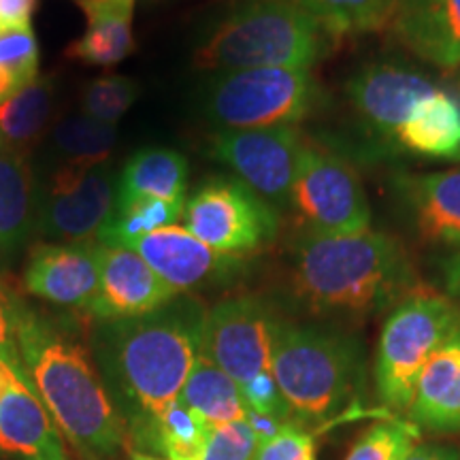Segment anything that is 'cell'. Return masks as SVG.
<instances>
[{
	"label": "cell",
	"instance_id": "6da1fadb",
	"mask_svg": "<svg viewBox=\"0 0 460 460\" xmlns=\"http://www.w3.org/2000/svg\"><path fill=\"white\" fill-rule=\"evenodd\" d=\"M205 314L180 295L137 318L96 320L90 349L132 450H146L156 418L180 399L200 356Z\"/></svg>",
	"mask_w": 460,
	"mask_h": 460
},
{
	"label": "cell",
	"instance_id": "7a4b0ae2",
	"mask_svg": "<svg viewBox=\"0 0 460 460\" xmlns=\"http://www.w3.org/2000/svg\"><path fill=\"white\" fill-rule=\"evenodd\" d=\"M22 369L56 427L85 460H113L128 444L122 416L107 393L92 349L66 324L15 296Z\"/></svg>",
	"mask_w": 460,
	"mask_h": 460
},
{
	"label": "cell",
	"instance_id": "3957f363",
	"mask_svg": "<svg viewBox=\"0 0 460 460\" xmlns=\"http://www.w3.org/2000/svg\"><path fill=\"white\" fill-rule=\"evenodd\" d=\"M290 284L307 314L360 322L394 307L416 290V269L393 234H298L292 245Z\"/></svg>",
	"mask_w": 460,
	"mask_h": 460
},
{
	"label": "cell",
	"instance_id": "277c9868",
	"mask_svg": "<svg viewBox=\"0 0 460 460\" xmlns=\"http://www.w3.org/2000/svg\"><path fill=\"white\" fill-rule=\"evenodd\" d=\"M354 113L379 139L407 154L460 160V101L422 73L371 65L348 82Z\"/></svg>",
	"mask_w": 460,
	"mask_h": 460
},
{
	"label": "cell",
	"instance_id": "5b68a950",
	"mask_svg": "<svg viewBox=\"0 0 460 460\" xmlns=\"http://www.w3.org/2000/svg\"><path fill=\"white\" fill-rule=\"evenodd\" d=\"M362 369V343L352 332L288 320L279 326L271 373L292 422L312 429L339 416L360 393Z\"/></svg>",
	"mask_w": 460,
	"mask_h": 460
},
{
	"label": "cell",
	"instance_id": "8992f818",
	"mask_svg": "<svg viewBox=\"0 0 460 460\" xmlns=\"http://www.w3.org/2000/svg\"><path fill=\"white\" fill-rule=\"evenodd\" d=\"M329 32L290 0H239L194 54L205 71L309 68L326 49Z\"/></svg>",
	"mask_w": 460,
	"mask_h": 460
},
{
	"label": "cell",
	"instance_id": "52a82bcc",
	"mask_svg": "<svg viewBox=\"0 0 460 460\" xmlns=\"http://www.w3.org/2000/svg\"><path fill=\"white\" fill-rule=\"evenodd\" d=\"M458 326L460 305L450 296L413 290L394 305L376 352L377 396L390 411H410L420 373Z\"/></svg>",
	"mask_w": 460,
	"mask_h": 460
},
{
	"label": "cell",
	"instance_id": "ba28073f",
	"mask_svg": "<svg viewBox=\"0 0 460 460\" xmlns=\"http://www.w3.org/2000/svg\"><path fill=\"white\" fill-rule=\"evenodd\" d=\"M318 101L309 68H243L224 71L209 84L205 115L224 130L296 126Z\"/></svg>",
	"mask_w": 460,
	"mask_h": 460
},
{
	"label": "cell",
	"instance_id": "9c48e42d",
	"mask_svg": "<svg viewBox=\"0 0 460 460\" xmlns=\"http://www.w3.org/2000/svg\"><path fill=\"white\" fill-rule=\"evenodd\" d=\"M183 228L216 252L254 254L273 243L279 230L278 211L243 181L214 177L186 200Z\"/></svg>",
	"mask_w": 460,
	"mask_h": 460
},
{
	"label": "cell",
	"instance_id": "30bf717a",
	"mask_svg": "<svg viewBox=\"0 0 460 460\" xmlns=\"http://www.w3.org/2000/svg\"><path fill=\"white\" fill-rule=\"evenodd\" d=\"M288 205L312 234L369 230L371 207L358 172L348 160L305 143Z\"/></svg>",
	"mask_w": 460,
	"mask_h": 460
},
{
	"label": "cell",
	"instance_id": "8fae6325",
	"mask_svg": "<svg viewBox=\"0 0 460 460\" xmlns=\"http://www.w3.org/2000/svg\"><path fill=\"white\" fill-rule=\"evenodd\" d=\"M118 207V177L109 163L58 166L39 186L34 234L60 243L99 237Z\"/></svg>",
	"mask_w": 460,
	"mask_h": 460
},
{
	"label": "cell",
	"instance_id": "7c38bea8",
	"mask_svg": "<svg viewBox=\"0 0 460 460\" xmlns=\"http://www.w3.org/2000/svg\"><path fill=\"white\" fill-rule=\"evenodd\" d=\"M279 318L273 305L261 296L224 298L207 309L200 335V356L239 384L271 371Z\"/></svg>",
	"mask_w": 460,
	"mask_h": 460
},
{
	"label": "cell",
	"instance_id": "4fadbf2b",
	"mask_svg": "<svg viewBox=\"0 0 460 460\" xmlns=\"http://www.w3.org/2000/svg\"><path fill=\"white\" fill-rule=\"evenodd\" d=\"M303 147V135L296 126L222 130L211 139L214 158L275 205H288Z\"/></svg>",
	"mask_w": 460,
	"mask_h": 460
},
{
	"label": "cell",
	"instance_id": "5bb4252c",
	"mask_svg": "<svg viewBox=\"0 0 460 460\" xmlns=\"http://www.w3.org/2000/svg\"><path fill=\"white\" fill-rule=\"evenodd\" d=\"M169 284L172 290L190 292L239 278L247 262L241 256L216 252L181 226H166L126 243Z\"/></svg>",
	"mask_w": 460,
	"mask_h": 460
},
{
	"label": "cell",
	"instance_id": "9a60e30c",
	"mask_svg": "<svg viewBox=\"0 0 460 460\" xmlns=\"http://www.w3.org/2000/svg\"><path fill=\"white\" fill-rule=\"evenodd\" d=\"M99 279V239L32 247L24 271V286L32 296L84 312L94 301Z\"/></svg>",
	"mask_w": 460,
	"mask_h": 460
},
{
	"label": "cell",
	"instance_id": "2e32d148",
	"mask_svg": "<svg viewBox=\"0 0 460 460\" xmlns=\"http://www.w3.org/2000/svg\"><path fill=\"white\" fill-rule=\"evenodd\" d=\"M175 296H180V292L172 290L135 250L101 243L99 290L88 307L92 318H137L156 312Z\"/></svg>",
	"mask_w": 460,
	"mask_h": 460
},
{
	"label": "cell",
	"instance_id": "e0dca14e",
	"mask_svg": "<svg viewBox=\"0 0 460 460\" xmlns=\"http://www.w3.org/2000/svg\"><path fill=\"white\" fill-rule=\"evenodd\" d=\"M0 454L13 460H68L65 437L24 371L0 390Z\"/></svg>",
	"mask_w": 460,
	"mask_h": 460
},
{
	"label": "cell",
	"instance_id": "ac0fdd59",
	"mask_svg": "<svg viewBox=\"0 0 460 460\" xmlns=\"http://www.w3.org/2000/svg\"><path fill=\"white\" fill-rule=\"evenodd\" d=\"M386 26L420 60L441 71L460 66V0H396Z\"/></svg>",
	"mask_w": 460,
	"mask_h": 460
},
{
	"label": "cell",
	"instance_id": "d6986e66",
	"mask_svg": "<svg viewBox=\"0 0 460 460\" xmlns=\"http://www.w3.org/2000/svg\"><path fill=\"white\" fill-rule=\"evenodd\" d=\"M396 199L418 237L460 245V166L394 177Z\"/></svg>",
	"mask_w": 460,
	"mask_h": 460
},
{
	"label": "cell",
	"instance_id": "ffe728a7",
	"mask_svg": "<svg viewBox=\"0 0 460 460\" xmlns=\"http://www.w3.org/2000/svg\"><path fill=\"white\" fill-rule=\"evenodd\" d=\"M410 420L430 433H460V326L420 373Z\"/></svg>",
	"mask_w": 460,
	"mask_h": 460
},
{
	"label": "cell",
	"instance_id": "44dd1931",
	"mask_svg": "<svg viewBox=\"0 0 460 460\" xmlns=\"http://www.w3.org/2000/svg\"><path fill=\"white\" fill-rule=\"evenodd\" d=\"M137 0H77L88 20V31L71 43L66 56L85 65L111 66L135 48L132 15Z\"/></svg>",
	"mask_w": 460,
	"mask_h": 460
},
{
	"label": "cell",
	"instance_id": "7402d4cb",
	"mask_svg": "<svg viewBox=\"0 0 460 460\" xmlns=\"http://www.w3.org/2000/svg\"><path fill=\"white\" fill-rule=\"evenodd\" d=\"M39 181L26 156L0 149V258H11L34 234Z\"/></svg>",
	"mask_w": 460,
	"mask_h": 460
},
{
	"label": "cell",
	"instance_id": "603a6c76",
	"mask_svg": "<svg viewBox=\"0 0 460 460\" xmlns=\"http://www.w3.org/2000/svg\"><path fill=\"white\" fill-rule=\"evenodd\" d=\"M188 160L175 149H141L118 180V207L137 200H186ZM115 207V209H118Z\"/></svg>",
	"mask_w": 460,
	"mask_h": 460
},
{
	"label": "cell",
	"instance_id": "cb8c5ba5",
	"mask_svg": "<svg viewBox=\"0 0 460 460\" xmlns=\"http://www.w3.org/2000/svg\"><path fill=\"white\" fill-rule=\"evenodd\" d=\"M54 82L37 77L0 105V149L28 156L48 132L54 111Z\"/></svg>",
	"mask_w": 460,
	"mask_h": 460
},
{
	"label": "cell",
	"instance_id": "d4e9b609",
	"mask_svg": "<svg viewBox=\"0 0 460 460\" xmlns=\"http://www.w3.org/2000/svg\"><path fill=\"white\" fill-rule=\"evenodd\" d=\"M180 399L211 427L245 420L250 411L239 384L205 356H199Z\"/></svg>",
	"mask_w": 460,
	"mask_h": 460
},
{
	"label": "cell",
	"instance_id": "484cf974",
	"mask_svg": "<svg viewBox=\"0 0 460 460\" xmlns=\"http://www.w3.org/2000/svg\"><path fill=\"white\" fill-rule=\"evenodd\" d=\"M118 130L88 115H66L48 135V154L58 166H90L107 163Z\"/></svg>",
	"mask_w": 460,
	"mask_h": 460
},
{
	"label": "cell",
	"instance_id": "4316f807",
	"mask_svg": "<svg viewBox=\"0 0 460 460\" xmlns=\"http://www.w3.org/2000/svg\"><path fill=\"white\" fill-rule=\"evenodd\" d=\"M211 429V424L177 399L156 418L143 452L169 460H203Z\"/></svg>",
	"mask_w": 460,
	"mask_h": 460
},
{
	"label": "cell",
	"instance_id": "83f0119b",
	"mask_svg": "<svg viewBox=\"0 0 460 460\" xmlns=\"http://www.w3.org/2000/svg\"><path fill=\"white\" fill-rule=\"evenodd\" d=\"M307 11L329 37L362 34L388 24L396 0H290Z\"/></svg>",
	"mask_w": 460,
	"mask_h": 460
},
{
	"label": "cell",
	"instance_id": "f1b7e54d",
	"mask_svg": "<svg viewBox=\"0 0 460 460\" xmlns=\"http://www.w3.org/2000/svg\"><path fill=\"white\" fill-rule=\"evenodd\" d=\"M39 43L31 24L0 22V105L37 79Z\"/></svg>",
	"mask_w": 460,
	"mask_h": 460
},
{
	"label": "cell",
	"instance_id": "f546056e",
	"mask_svg": "<svg viewBox=\"0 0 460 460\" xmlns=\"http://www.w3.org/2000/svg\"><path fill=\"white\" fill-rule=\"evenodd\" d=\"M183 209H186V200L154 199L118 207L113 220L96 239L109 245H126L128 241L154 233V230L175 226V222L183 216Z\"/></svg>",
	"mask_w": 460,
	"mask_h": 460
},
{
	"label": "cell",
	"instance_id": "4dcf8cb0",
	"mask_svg": "<svg viewBox=\"0 0 460 460\" xmlns=\"http://www.w3.org/2000/svg\"><path fill=\"white\" fill-rule=\"evenodd\" d=\"M420 439L418 424L390 416L367 429L343 460H405Z\"/></svg>",
	"mask_w": 460,
	"mask_h": 460
},
{
	"label": "cell",
	"instance_id": "1f68e13d",
	"mask_svg": "<svg viewBox=\"0 0 460 460\" xmlns=\"http://www.w3.org/2000/svg\"><path fill=\"white\" fill-rule=\"evenodd\" d=\"M139 99V85L124 75H105L85 85L82 111L96 122L115 126Z\"/></svg>",
	"mask_w": 460,
	"mask_h": 460
},
{
	"label": "cell",
	"instance_id": "d6a6232c",
	"mask_svg": "<svg viewBox=\"0 0 460 460\" xmlns=\"http://www.w3.org/2000/svg\"><path fill=\"white\" fill-rule=\"evenodd\" d=\"M254 460H318V439L312 429L288 422L273 437L261 441Z\"/></svg>",
	"mask_w": 460,
	"mask_h": 460
},
{
	"label": "cell",
	"instance_id": "836d02e7",
	"mask_svg": "<svg viewBox=\"0 0 460 460\" xmlns=\"http://www.w3.org/2000/svg\"><path fill=\"white\" fill-rule=\"evenodd\" d=\"M261 439L247 420L214 427L207 441L203 460H254Z\"/></svg>",
	"mask_w": 460,
	"mask_h": 460
},
{
	"label": "cell",
	"instance_id": "e575fe53",
	"mask_svg": "<svg viewBox=\"0 0 460 460\" xmlns=\"http://www.w3.org/2000/svg\"><path fill=\"white\" fill-rule=\"evenodd\" d=\"M241 394L247 402V410L261 413V416H269L279 420V422H292L290 410H288L284 396L279 393L278 382H275L273 373H261L254 379L241 386Z\"/></svg>",
	"mask_w": 460,
	"mask_h": 460
},
{
	"label": "cell",
	"instance_id": "d590c367",
	"mask_svg": "<svg viewBox=\"0 0 460 460\" xmlns=\"http://www.w3.org/2000/svg\"><path fill=\"white\" fill-rule=\"evenodd\" d=\"M0 360L9 362L15 369H22L15 339V295L0 279Z\"/></svg>",
	"mask_w": 460,
	"mask_h": 460
},
{
	"label": "cell",
	"instance_id": "8d00e7d4",
	"mask_svg": "<svg viewBox=\"0 0 460 460\" xmlns=\"http://www.w3.org/2000/svg\"><path fill=\"white\" fill-rule=\"evenodd\" d=\"M34 0H0V22L31 24Z\"/></svg>",
	"mask_w": 460,
	"mask_h": 460
},
{
	"label": "cell",
	"instance_id": "74e56055",
	"mask_svg": "<svg viewBox=\"0 0 460 460\" xmlns=\"http://www.w3.org/2000/svg\"><path fill=\"white\" fill-rule=\"evenodd\" d=\"M405 460H460V450L446 444H418Z\"/></svg>",
	"mask_w": 460,
	"mask_h": 460
},
{
	"label": "cell",
	"instance_id": "f35d334b",
	"mask_svg": "<svg viewBox=\"0 0 460 460\" xmlns=\"http://www.w3.org/2000/svg\"><path fill=\"white\" fill-rule=\"evenodd\" d=\"M444 281L447 292L460 301V245L444 261Z\"/></svg>",
	"mask_w": 460,
	"mask_h": 460
},
{
	"label": "cell",
	"instance_id": "ab89813d",
	"mask_svg": "<svg viewBox=\"0 0 460 460\" xmlns=\"http://www.w3.org/2000/svg\"><path fill=\"white\" fill-rule=\"evenodd\" d=\"M128 458L130 460H169V458H163V456H156V454H147V452H141V450H128Z\"/></svg>",
	"mask_w": 460,
	"mask_h": 460
}]
</instances>
